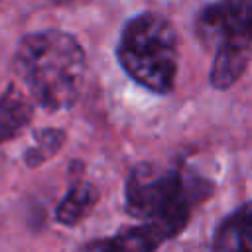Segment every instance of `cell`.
<instances>
[{
	"label": "cell",
	"instance_id": "cell-1",
	"mask_svg": "<svg viewBox=\"0 0 252 252\" xmlns=\"http://www.w3.org/2000/svg\"><path fill=\"white\" fill-rule=\"evenodd\" d=\"M213 193L215 183L185 159L140 161L124 181V211L138 222L158 224L175 238L187 228L193 211Z\"/></svg>",
	"mask_w": 252,
	"mask_h": 252
},
{
	"label": "cell",
	"instance_id": "cell-2",
	"mask_svg": "<svg viewBox=\"0 0 252 252\" xmlns=\"http://www.w3.org/2000/svg\"><path fill=\"white\" fill-rule=\"evenodd\" d=\"M14 73L33 104L49 112L71 108L85 87L87 53L79 39L63 30L26 33L14 53Z\"/></svg>",
	"mask_w": 252,
	"mask_h": 252
},
{
	"label": "cell",
	"instance_id": "cell-3",
	"mask_svg": "<svg viewBox=\"0 0 252 252\" xmlns=\"http://www.w3.org/2000/svg\"><path fill=\"white\" fill-rule=\"evenodd\" d=\"M179 32L173 22L154 10L138 12L120 30L116 61L142 89L165 96L173 93L179 71Z\"/></svg>",
	"mask_w": 252,
	"mask_h": 252
},
{
	"label": "cell",
	"instance_id": "cell-4",
	"mask_svg": "<svg viewBox=\"0 0 252 252\" xmlns=\"http://www.w3.org/2000/svg\"><path fill=\"white\" fill-rule=\"evenodd\" d=\"M199 43L213 51L209 85L228 91L246 73L252 57V0H213L195 20Z\"/></svg>",
	"mask_w": 252,
	"mask_h": 252
},
{
	"label": "cell",
	"instance_id": "cell-5",
	"mask_svg": "<svg viewBox=\"0 0 252 252\" xmlns=\"http://www.w3.org/2000/svg\"><path fill=\"white\" fill-rule=\"evenodd\" d=\"M167 240H171L169 234L158 224L138 222L122 226L114 234L87 240L75 252H156Z\"/></svg>",
	"mask_w": 252,
	"mask_h": 252
},
{
	"label": "cell",
	"instance_id": "cell-6",
	"mask_svg": "<svg viewBox=\"0 0 252 252\" xmlns=\"http://www.w3.org/2000/svg\"><path fill=\"white\" fill-rule=\"evenodd\" d=\"M213 252H252V201L228 213L215 228Z\"/></svg>",
	"mask_w": 252,
	"mask_h": 252
},
{
	"label": "cell",
	"instance_id": "cell-7",
	"mask_svg": "<svg viewBox=\"0 0 252 252\" xmlns=\"http://www.w3.org/2000/svg\"><path fill=\"white\" fill-rule=\"evenodd\" d=\"M98 199H100V191L93 181L81 175L75 177L55 207V213H53L55 222L67 228L81 224L93 213Z\"/></svg>",
	"mask_w": 252,
	"mask_h": 252
},
{
	"label": "cell",
	"instance_id": "cell-8",
	"mask_svg": "<svg viewBox=\"0 0 252 252\" xmlns=\"http://www.w3.org/2000/svg\"><path fill=\"white\" fill-rule=\"evenodd\" d=\"M33 118V100L10 83L0 94V144L18 138Z\"/></svg>",
	"mask_w": 252,
	"mask_h": 252
},
{
	"label": "cell",
	"instance_id": "cell-9",
	"mask_svg": "<svg viewBox=\"0 0 252 252\" xmlns=\"http://www.w3.org/2000/svg\"><path fill=\"white\" fill-rule=\"evenodd\" d=\"M65 140H67V132L61 128H43L35 132L33 144L24 152V163L30 169L43 165L45 161H49L53 156L61 152V148L65 146Z\"/></svg>",
	"mask_w": 252,
	"mask_h": 252
},
{
	"label": "cell",
	"instance_id": "cell-10",
	"mask_svg": "<svg viewBox=\"0 0 252 252\" xmlns=\"http://www.w3.org/2000/svg\"><path fill=\"white\" fill-rule=\"evenodd\" d=\"M0 2H2V0H0Z\"/></svg>",
	"mask_w": 252,
	"mask_h": 252
}]
</instances>
